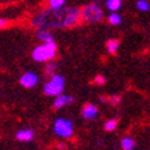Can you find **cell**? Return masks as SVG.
I'll return each instance as SVG.
<instances>
[{"mask_svg":"<svg viewBox=\"0 0 150 150\" xmlns=\"http://www.w3.org/2000/svg\"><path fill=\"white\" fill-rule=\"evenodd\" d=\"M80 21V8L65 6L59 10L43 8L30 19L33 27L38 30H58V28H69L76 26Z\"/></svg>","mask_w":150,"mask_h":150,"instance_id":"cell-1","label":"cell"},{"mask_svg":"<svg viewBox=\"0 0 150 150\" xmlns=\"http://www.w3.org/2000/svg\"><path fill=\"white\" fill-rule=\"evenodd\" d=\"M104 18V11L99 3H88L80 8V21L83 23H98Z\"/></svg>","mask_w":150,"mask_h":150,"instance_id":"cell-2","label":"cell"},{"mask_svg":"<svg viewBox=\"0 0 150 150\" xmlns=\"http://www.w3.org/2000/svg\"><path fill=\"white\" fill-rule=\"evenodd\" d=\"M57 56L56 43H39L31 52V57L35 62H52Z\"/></svg>","mask_w":150,"mask_h":150,"instance_id":"cell-3","label":"cell"},{"mask_svg":"<svg viewBox=\"0 0 150 150\" xmlns=\"http://www.w3.org/2000/svg\"><path fill=\"white\" fill-rule=\"evenodd\" d=\"M64 89H65V79L58 73L49 77L47 81L43 84V93L46 96H53L54 99L58 98L59 95H64Z\"/></svg>","mask_w":150,"mask_h":150,"instance_id":"cell-4","label":"cell"},{"mask_svg":"<svg viewBox=\"0 0 150 150\" xmlns=\"http://www.w3.org/2000/svg\"><path fill=\"white\" fill-rule=\"evenodd\" d=\"M53 131L59 138L69 139V138L73 137V133H74L73 122L67 118H57L54 120V123H53Z\"/></svg>","mask_w":150,"mask_h":150,"instance_id":"cell-5","label":"cell"},{"mask_svg":"<svg viewBox=\"0 0 150 150\" xmlns=\"http://www.w3.org/2000/svg\"><path fill=\"white\" fill-rule=\"evenodd\" d=\"M19 83H21L22 87L30 89V88H34L38 85L39 77L35 72H25V73L21 76V79H19Z\"/></svg>","mask_w":150,"mask_h":150,"instance_id":"cell-6","label":"cell"},{"mask_svg":"<svg viewBox=\"0 0 150 150\" xmlns=\"http://www.w3.org/2000/svg\"><path fill=\"white\" fill-rule=\"evenodd\" d=\"M98 114H99V108L98 105H95L93 103H88L81 110V118L84 120H95L98 118Z\"/></svg>","mask_w":150,"mask_h":150,"instance_id":"cell-7","label":"cell"},{"mask_svg":"<svg viewBox=\"0 0 150 150\" xmlns=\"http://www.w3.org/2000/svg\"><path fill=\"white\" fill-rule=\"evenodd\" d=\"M74 101V99L70 96V95H59L58 98L54 99L53 101V105H54V108L56 110H59V108H64V107H67V105L72 104Z\"/></svg>","mask_w":150,"mask_h":150,"instance_id":"cell-8","label":"cell"},{"mask_svg":"<svg viewBox=\"0 0 150 150\" xmlns=\"http://www.w3.org/2000/svg\"><path fill=\"white\" fill-rule=\"evenodd\" d=\"M15 138H16L19 142H30V141L34 139V130L22 129V130H19V131H16Z\"/></svg>","mask_w":150,"mask_h":150,"instance_id":"cell-9","label":"cell"},{"mask_svg":"<svg viewBox=\"0 0 150 150\" xmlns=\"http://www.w3.org/2000/svg\"><path fill=\"white\" fill-rule=\"evenodd\" d=\"M37 39L41 41V43H56V39H54V35L52 31H47V30H38L37 31Z\"/></svg>","mask_w":150,"mask_h":150,"instance_id":"cell-10","label":"cell"},{"mask_svg":"<svg viewBox=\"0 0 150 150\" xmlns=\"http://www.w3.org/2000/svg\"><path fill=\"white\" fill-rule=\"evenodd\" d=\"M104 6L110 11V14L111 12H118L120 10V7H122V1L120 0H107L104 3Z\"/></svg>","mask_w":150,"mask_h":150,"instance_id":"cell-11","label":"cell"},{"mask_svg":"<svg viewBox=\"0 0 150 150\" xmlns=\"http://www.w3.org/2000/svg\"><path fill=\"white\" fill-rule=\"evenodd\" d=\"M119 45H120L119 39L111 38V39H108V41H107L105 47H107V50H108L110 54H116V53H118V49H119Z\"/></svg>","mask_w":150,"mask_h":150,"instance_id":"cell-12","label":"cell"},{"mask_svg":"<svg viewBox=\"0 0 150 150\" xmlns=\"http://www.w3.org/2000/svg\"><path fill=\"white\" fill-rule=\"evenodd\" d=\"M120 146H122V150H134L135 147V141L131 137H123L122 141H120Z\"/></svg>","mask_w":150,"mask_h":150,"instance_id":"cell-13","label":"cell"},{"mask_svg":"<svg viewBox=\"0 0 150 150\" xmlns=\"http://www.w3.org/2000/svg\"><path fill=\"white\" fill-rule=\"evenodd\" d=\"M107 19H108V23L112 26H119L122 23V15L119 12H111Z\"/></svg>","mask_w":150,"mask_h":150,"instance_id":"cell-14","label":"cell"},{"mask_svg":"<svg viewBox=\"0 0 150 150\" xmlns=\"http://www.w3.org/2000/svg\"><path fill=\"white\" fill-rule=\"evenodd\" d=\"M65 6H67L65 0H49L47 1V8H50V10H59V8H64Z\"/></svg>","mask_w":150,"mask_h":150,"instance_id":"cell-15","label":"cell"},{"mask_svg":"<svg viewBox=\"0 0 150 150\" xmlns=\"http://www.w3.org/2000/svg\"><path fill=\"white\" fill-rule=\"evenodd\" d=\"M135 7L141 12H147V11H150V1H147V0H138L135 3Z\"/></svg>","mask_w":150,"mask_h":150,"instance_id":"cell-16","label":"cell"},{"mask_svg":"<svg viewBox=\"0 0 150 150\" xmlns=\"http://www.w3.org/2000/svg\"><path fill=\"white\" fill-rule=\"evenodd\" d=\"M45 73L47 74L49 77L54 76V74H57V64L56 62H47L45 65Z\"/></svg>","mask_w":150,"mask_h":150,"instance_id":"cell-17","label":"cell"},{"mask_svg":"<svg viewBox=\"0 0 150 150\" xmlns=\"http://www.w3.org/2000/svg\"><path fill=\"white\" fill-rule=\"evenodd\" d=\"M118 127V120L116 119H108L107 122L104 123V130L105 131H114Z\"/></svg>","mask_w":150,"mask_h":150,"instance_id":"cell-18","label":"cell"},{"mask_svg":"<svg viewBox=\"0 0 150 150\" xmlns=\"http://www.w3.org/2000/svg\"><path fill=\"white\" fill-rule=\"evenodd\" d=\"M120 101V95H111L108 98V103L111 105H116Z\"/></svg>","mask_w":150,"mask_h":150,"instance_id":"cell-19","label":"cell"},{"mask_svg":"<svg viewBox=\"0 0 150 150\" xmlns=\"http://www.w3.org/2000/svg\"><path fill=\"white\" fill-rule=\"evenodd\" d=\"M93 83L98 84V85H103V84H105V77L101 76V74H98V76H95Z\"/></svg>","mask_w":150,"mask_h":150,"instance_id":"cell-20","label":"cell"},{"mask_svg":"<svg viewBox=\"0 0 150 150\" xmlns=\"http://www.w3.org/2000/svg\"><path fill=\"white\" fill-rule=\"evenodd\" d=\"M8 25H10V21H8L7 18H0V30L6 28Z\"/></svg>","mask_w":150,"mask_h":150,"instance_id":"cell-21","label":"cell"},{"mask_svg":"<svg viewBox=\"0 0 150 150\" xmlns=\"http://www.w3.org/2000/svg\"><path fill=\"white\" fill-rule=\"evenodd\" d=\"M99 100H100L101 103H104V101H108V98H107V96H100V99H99Z\"/></svg>","mask_w":150,"mask_h":150,"instance_id":"cell-22","label":"cell"}]
</instances>
